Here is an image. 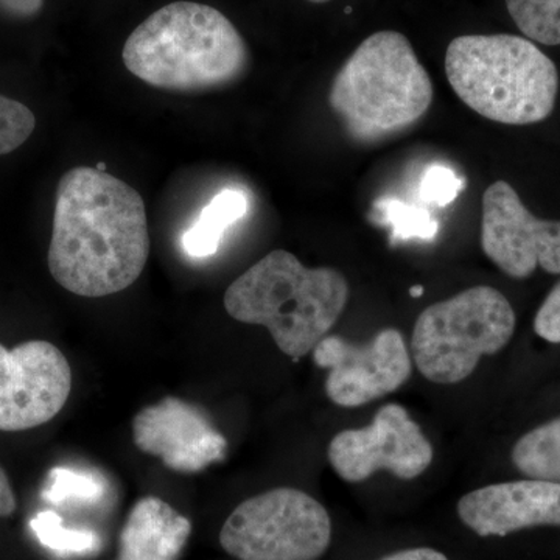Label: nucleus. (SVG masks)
<instances>
[{
	"mask_svg": "<svg viewBox=\"0 0 560 560\" xmlns=\"http://www.w3.org/2000/svg\"><path fill=\"white\" fill-rule=\"evenodd\" d=\"M149 256V220L138 190L92 167L62 176L47 256L62 289L83 298L120 293L140 278Z\"/></svg>",
	"mask_w": 560,
	"mask_h": 560,
	"instance_id": "f257e3e1",
	"label": "nucleus"
},
{
	"mask_svg": "<svg viewBox=\"0 0 560 560\" xmlns=\"http://www.w3.org/2000/svg\"><path fill=\"white\" fill-rule=\"evenodd\" d=\"M125 68L158 90L198 92L241 79L249 51L241 32L221 11L205 3H168L128 36Z\"/></svg>",
	"mask_w": 560,
	"mask_h": 560,
	"instance_id": "f03ea898",
	"label": "nucleus"
},
{
	"mask_svg": "<svg viewBox=\"0 0 560 560\" xmlns=\"http://www.w3.org/2000/svg\"><path fill=\"white\" fill-rule=\"evenodd\" d=\"M349 300V283L334 268H307L276 249L243 272L224 293L232 318L270 330L285 355L300 360L326 338Z\"/></svg>",
	"mask_w": 560,
	"mask_h": 560,
	"instance_id": "7ed1b4c3",
	"label": "nucleus"
},
{
	"mask_svg": "<svg viewBox=\"0 0 560 560\" xmlns=\"http://www.w3.org/2000/svg\"><path fill=\"white\" fill-rule=\"evenodd\" d=\"M445 73L460 102L499 124L545 120L558 97L555 62L521 36H459L448 44Z\"/></svg>",
	"mask_w": 560,
	"mask_h": 560,
	"instance_id": "20e7f679",
	"label": "nucleus"
},
{
	"mask_svg": "<svg viewBox=\"0 0 560 560\" xmlns=\"http://www.w3.org/2000/svg\"><path fill=\"white\" fill-rule=\"evenodd\" d=\"M329 103L360 142L415 125L433 103V83L407 36L378 32L363 40L331 83Z\"/></svg>",
	"mask_w": 560,
	"mask_h": 560,
	"instance_id": "39448f33",
	"label": "nucleus"
},
{
	"mask_svg": "<svg viewBox=\"0 0 560 560\" xmlns=\"http://www.w3.org/2000/svg\"><path fill=\"white\" fill-rule=\"evenodd\" d=\"M515 313L492 287L480 285L420 313L412 331L416 366L427 381L455 385L511 341Z\"/></svg>",
	"mask_w": 560,
	"mask_h": 560,
	"instance_id": "423d86ee",
	"label": "nucleus"
},
{
	"mask_svg": "<svg viewBox=\"0 0 560 560\" xmlns=\"http://www.w3.org/2000/svg\"><path fill=\"white\" fill-rule=\"evenodd\" d=\"M330 540L326 508L291 488L243 501L220 533L223 550L238 560H318Z\"/></svg>",
	"mask_w": 560,
	"mask_h": 560,
	"instance_id": "0eeeda50",
	"label": "nucleus"
},
{
	"mask_svg": "<svg viewBox=\"0 0 560 560\" xmlns=\"http://www.w3.org/2000/svg\"><path fill=\"white\" fill-rule=\"evenodd\" d=\"M327 456L345 481H364L378 470H388L400 480H415L429 469L433 447L404 407L388 404L366 429L338 433Z\"/></svg>",
	"mask_w": 560,
	"mask_h": 560,
	"instance_id": "6e6552de",
	"label": "nucleus"
},
{
	"mask_svg": "<svg viewBox=\"0 0 560 560\" xmlns=\"http://www.w3.org/2000/svg\"><path fill=\"white\" fill-rule=\"evenodd\" d=\"M72 371L57 346L27 341L0 345V431H24L49 422L65 408Z\"/></svg>",
	"mask_w": 560,
	"mask_h": 560,
	"instance_id": "1a4fd4ad",
	"label": "nucleus"
},
{
	"mask_svg": "<svg viewBox=\"0 0 560 560\" xmlns=\"http://www.w3.org/2000/svg\"><path fill=\"white\" fill-rule=\"evenodd\" d=\"M481 246L511 278H529L537 267L560 275V221L534 217L506 180L482 197Z\"/></svg>",
	"mask_w": 560,
	"mask_h": 560,
	"instance_id": "9d476101",
	"label": "nucleus"
},
{
	"mask_svg": "<svg viewBox=\"0 0 560 560\" xmlns=\"http://www.w3.org/2000/svg\"><path fill=\"white\" fill-rule=\"evenodd\" d=\"M319 368L329 370L326 393L338 407L355 408L394 393L410 378L411 359L399 330L378 331L368 345L326 337L313 349Z\"/></svg>",
	"mask_w": 560,
	"mask_h": 560,
	"instance_id": "9b49d317",
	"label": "nucleus"
},
{
	"mask_svg": "<svg viewBox=\"0 0 560 560\" xmlns=\"http://www.w3.org/2000/svg\"><path fill=\"white\" fill-rule=\"evenodd\" d=\"M132 441L140 452L156 456L178 474H198L219 463L226 440L205 412L187 401L167 397L143 408L132 420Z\"/></svg>",
	"mask_w": 560,
	"mask_h": 560,
	"instance_id": "f8f14e48",
	"label": "nucleus"
},
{
	"mask_svg": "<svg viewBox=\"0 0 560 560\" xmlns=\"http://www.w3.org/2000/svg\"><path fill=\"white\" fill-rule=\"evenodd\" d=\"M458 515L481 537L560 526V482L530 478L471 490L459 500Z\"/></svg>",
	"mask_w": 560,
	"mask_h": 560,
	"instance_id": "ddd939ff",
	"label": "nucleus"
},
{
	"mask_svg": "<svg viewBox=\"0 0 560 560\" xmlns=\"http://www.w3.org/2000/svg\"><path fill=\"white\" fill-rule=\"evenodd\" d=\"M191 534L189 518L156 497L132 508L120 536L117 560H176Z\"/></svg>",
	"mask_w": 560,
	"mask_h": 560,
	"instance_id": "4468645a",
	"label": "nucleus"
},
{
	"mask_svg": "<svg viewBox=\"0 0 560 560\" xmlns=\"http://www.w3.org/2000/svg\"><path fill=\"white\" fill-rule=\"evenodd\" d=\"M248 197L242 190H221L184 234V250L194 259L213 256L220 248L224 231L242 220L248 213Z\"/></svg>",
	"mask_w": 560,
	"mask_h": 560,
	"instance_id": "2eb2a0df",
	"label": "nucleus"
},
{
	"mask_svg": "<svg viewBox=\"0 0 560 560\" xmlns=\"http://www.w3.org/2000/svg\"><path fill=\"white\" fill-rule=\"evenodd\" d=\"M512 463L533 480L560 482V418L522 436L512 448Z\"/></svg>",
	"mask_w": 560,
	"mask_h": 560,
	"instance_id": "dca6fc26",
	"label": "nucleus"
},
{
	"mask_svg": "<svg viewBox=\"0 0 560 560\" xmlns=\"http://www.w3.org/2000/svg\"><path fill=\"white\" fill-rule=\"evenodd\" d=\"M374 209L378 220L393 228L390 245L411 238L431 242L440 231V224L425 209L407 205L396 198H382L375 201Z\"/></svg>",
	"mask_w": 560,
	"mask_h": 560,
	"instance_id": "f3484780",
	"label": "nucleus"
},
{
	"mask_svg": "<svg viewBox=\"0 0 560 560\" xmlns=\"http://www.w3.org/2000/svg\"><path fill=\"white\" fill-rule=\"evenodd\" d=\"M105 492V481L98 475L54 467L47 475L43 499L55 506L94 504L103 499Z\"/></svg>",
	"mask_w": 560,
	"mask_h": 560,
	"instance_id": "a211bd4d",
	"label": "nucleus"
},
{
	"mask_svg": "<svg viewBox=\"0 0 560 560\" xmlns=\"http://www.w3.org/2000/svg\"><path fill=\"white\" fill-rule=\"evenodd\" d=\"M523 35L545 46L560 44V0H506Z\"/></svg>",
	"mask_w": 560,
	"mask_h": 560,
	"instance_id": "6ab92c4d",
	"label": "nucleus"
},
{
	"mask_svg": "<svg viewBox=\"0 0 560 560\" xmlns=\"http://www.w3.org/2000/svg\"><path fill=\"white\" fill-rule=\"evenodd\" d=\"M31 528L43 547L61 556L88 555L101 547V539L92 530L66 528L60 515L43 511L32 518Z\"/></svg>",
	"mask_w": 560,
	"mask_h": 560,
	"instance_id": "aec40b11",
	"label": "nucleus"
},
{
	"mask_svg": "<svg viewBox=\"0 0 560 560\" xmlns=\"http://www.w3.org/2000/svg\"><path fill=\"white\" fill-rule=\"evenodd\" d=\"M36 128V117L24 103L0 94V156L24 145Z\"/></svg>",
	"mask_w": 560,
	"mask_h": 560,
	"instance_id": "412c9836",
	"label": "nucleus"
},
{
	"mask_svg": "<svg viewBox=\"0 0 560 560\" xmlns=\"http://www.w3.org/2000/svg\"><path fill=\"white\" fill-rule=\"evenodd\" d=\"M464 184H466V180L458 178L451 168L433 165L423 175L420 195L430 205L445 208V206L456 200L460 190L466 187Z\"/></svg>",
	"mask_w": 560,
	"mask_h": 560,
	"instance_id": "4be33fe9",
	"label": "nucleus"
},
{
	"mask_svg": "<svg viewBox=\"0 0 560 560\" xmlns=\"http://www.w3.org/2000/svg\"><path fill=\"white\" fill-rule=\"evenodd\" d=\"M534 330L541 340L560 345V282L540 305L534 319Z\"/></svg>",
	"mask_w": 560,
	"mask_h": 560,
	"instance_id": "5701e85b",
	"label": "nucleus"
},
{
	"mask_svg": "<svg viewBox=\"0 0 560 560\" xmlns=\"http://www.w3.org/2000/svg\"><path fill=\"white\" fill-rule=\"evenodd\" d=\"M43 7L44 0H0V11L14 20H32Z\"/></svg>",
	"mask_w": 560,
	"mask_h": 560,
	"instance_id": "b1692460",
	"label": "nucleus"
},
{
	"mask_svg": "<svg viewBox=\"0 0 560 560\" xmlns=\"http://www.w3.org/2000/svg\"><path fill=\"white\" fill-rule=\"evenodd\" d=\"M16 511V497L11 489L9 477L0 466V517H10Z\"/></svg>",
	"mask_w": 560,
	"mask_h": 560,
	"instance_id": "393cba45",
	"label": "nucleus"
},
{
	"mask_svg": "<svg viewBox=\"0 0 560 560\" xmlns=\"http://www.w3.org/2000/svg\"><path fill=\"white\" fill-rule=\"evenodd\" d=\"M381 560H448L447 556L442 555L441 551L431 550V548H411V550H404L393 552Z\"/></svg>",
	"mask_w": 560,
	"mask_h": 560,
	"instance_id": "a878e982",
	"label": "nucleus"
},
{
	"mask_svg": "<svg viewBox=\"0 0 560 560\" xmlns=\"http://www.w3.org/2000/svg\"><path fill=\"white\" fill-rule=\"evenodd\" d=\"M410 294L412 298H420L423 294V287L422 285H415L410 289Z\"/></svg>",
	"mask_w": 560,
	"mask_h": 560,
	"instance_id": "bb28decb",
	"label": "nucleus"
},
{
	"mask_svg": "<svg viewBox=\"0 0 560 560\" xmlns=\"http://www.w3.org/2000/svg\"><path fill=\"white\" fill-rule=\"evenodd\" d=\"M97 171H101V172H106V164L105 162H101V164L97 165Z\"/></svg>",
	"mask_w": 560,
	"mask_h": 560,
	"instance_id": "cd10ccee",
	"label": "nucleus"
},
{
	"mask_svg": "<svg viewBox=\"0 0 560 560\" xmlns=\"http://www.w3.org/2000/svg\"><path fill=\"white\" fill-rule=\"evenodd\" d=\"M307 2H312V3H327V2H330V0H307Z\"/></svg>",
	"mask_w": 560,
	"mask_h": 560,
	"instance_id": "c85d7f7f",
	"label": "nucleus"
}]
</instances>
